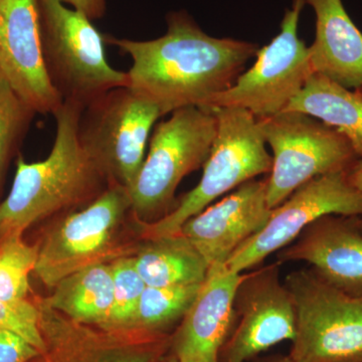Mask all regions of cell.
I'll use <instances>...</instances> for the list:
<instances>
[{"instance_id":"1","label":"cell","mask_w":362,"mask_h":362,"mask_svg":"<svg viewBox=\"0 0 362 362\" xmlns=\"http://www.w3.org/2000/svg\"><path fill=\"white\" fill-rule=\"evenodd\" d=\"M168 30L156 40L120 39L107 44L130 57L129 87L158 107L162 116L187 107H204L228 90L256 57L258 45L207 35L185 11L166 16Z\"/></svg>"},{"instance_id":"2","label":"cell","mask_w":362,"mask_h":362,"mask_svg":"<svg viewBox=\"0 0 362 362\" xmlns=\"http://www.w3.org/2000/svg\"><path fill=\"white\" fill-rule=\"evenodd\" d=\"M83 108L64 102L52 115L56 135L47 158L26 162L18 157L13 185L0 202V240L23 235L45 218L89 204L109 187L78 139Z\"/></svg>"},{"instance_id":"3","label":"cell","mask_w":362,"mask_h":362,"mask_svg":"<svg viewBox=\"0 0 362 362\" xmlns=\"http://www.w3.org/2000/svg\"><path fill=\"white\" fill-rule=\"evenodd\" d=\"M39 14L45 71L63 102L86 107L109 90L129 86L127 71L107 61V35L85 14L58 0H39Z\"/></svg>"},{"instance_id":"4","label":"cell","mask_w":362,"mask_h":362,"mask_svg":"<svg viewBox=\"0 0 362 362\" xmlns=\"http://www.w3.org/2000/svg\"><path fill=\"white\" fill-rule=\"evenodd\" d=\"M154 127L149 149L129 188L135 218L153 223L175 209L181 180L206 163L218 121L213 110L187 107L169 114Z\"/></svg>"},{"instance_id":"5","label":"cell","mask_w":362,"mask_h":362,"mask_svg":"<svg viewBox=\"0 0 362 362\" xmlns=\"http://www.w3.org/2000/svg\"><path fill=\"white\" fill-rule=\"evenodd\" d=\"M211 110V109H209ZM218 131L204 173L197 187L177 202L175 209L160 220L143 223L142 240L173 235L189 218L211 206L216 199L230 194L257 176L269 175L272 156L259 129L258 120L242 109H213Z\"/></svg>"},{"instance_id":"6","label":"cell","mask_w":362,"mask_h":362,"mask_svg":"<svg viewBox=\"0 0 362 362\" xmlns=\"http://www.w3.org/2000/svg\"><path fill=\"white\" fill-rule=\"evenodd\" d=\"M132 214L127 188L109 185L84 209L69 214L45 233L37 244L33 273L52 288L81 269L135 255L137 250L121 242L123 226Z\"/></svg>"},{"instance_id":"7","label":"cell","mask_w":362,"mask_h":362,"mask_svg":"<svg viewBox=\"0 0 362 362\" xmlns=\"http://www.w3.org/2000/svg\"><path fill=\"white\" fill-rule=\"evenodd\" d=\"M257 120L273 153L266 178L272 209L317 176L347 170L358 159L342 133L314 117L284 111Z\"/></svg>"},{"instance_id":"8","label":"cell","mask_w":362,"mask_h":362,"mask_svg":"<svg viewBox=\"0 0 362 362\" xmlns=\"http://www.w3.org/2000/svg\"><path fill=\"white\" fill-rule=\"evenodd\" d=\"M161 117L158 107L129 86L109 90L83 108L78 139L109 185L132 187Z\"/></svg>"},{"instance_id":"9","label":"cell","mask_w":362,"mask_h":362,"mask_svg":"<svg viewBox=\"0 0 362 362\" xmlns=\"http://www.w3.org/2000/svg\"><path fill=\"white\" fill-rule=\"evenodd\" d=\"M296 312L293 362H362V296L333 287L312 270L286 276Z\"/></svg>"},{"instance_id":"10","label":"cell","mask_w":362,"mask_h":362,"mask_svg":"<svg viewBox=\"0 0 362 362\" xmlns=\"http://www.w3.org/2000/svg\"><path fill=\"white\" fill-rule=\"evenodd\" d=\"M304 0H293L281 23L280 33L258 49L252 68L235 84L209 100L204 108L242 109L257 119L285 110L314 73L308 47L298 35Z\"/></svg>"},{"instance_id":"11","label":"cell","mask_w":362,"mask_h":362,"mask_svg":"<svg viewBox=\"0 0 362 362\" xmlns=\"http://www.w3.org/2000/svg\"><path fill=\"white\" fill-rule=\"evenodd\" d=\"M329 214L362 216V192L349 182L347 170L317 176L297 188L272 209L264 228L233 252L226 266L239 274L252 270Z\"/></svg>"},{"instance_id":"12","label":"cell","mask_w":362,"mask_h":362,"mask_svg":"<svg viewBox=\"0 0 362 362\" xmlns=\"http://www.w3.org/2000/svg\"><path fill=\"white\" fill-rule=\"evenodd\" d=\"M279 265L242 274L233 301L235 322L218 362H249L279 343L294 339L296 312Z\"/></svg>"},{"instance_id":"13","label":"cell","mask_w":362,"mask_h":362,"mask_svg":"<svg viewBox=\"0 0 362 362\" xmlns=\"http://www.w3.org/2000/svg\"><path fill=\"white\" fill-rule=\"evenodd\" d=\"M35 302L45 350L32 362H158L170 352L173 333L88 325Z\"/></svg>"},{"instance_id":"14","label":"cell","mask_w":362,"mask_h":362,"mask_svg":"<svg viewBox=\"0 0 362 362\" xmlns=\"http://www.w3.org/2000/svg\"><path fill=\"white\" fill-rule=\"evenodd\" d=\"M0 78L37 114L64 103L45 68L39 0H0Z\"/></svg>"},{"instance_id":"15","label":"cell","mask_w":362,"mask_h":362,"mask_svg":"<svg viewBox=\"0 0 362 362\" xmlns=\"http://www.w3.org/2000/svg\"><path fill=\"white\" fill-rule=\"evenodd\" d=\"M271 213L266 178L252 180L189 218L180 233L201 252L209 268L226 265L264 228Z\"/></svg>"},{"instance_id":"16","label":"cell","mask_w":362,"mask_h":362,"mask_svg":"<svg viewBox=\"0 0 362 362\" xmlns=\"http://www.w3.org/2000/svg\"><path fill=\"white\" fill-rule=\"evenodd\" d=\"M359 216L329 214L314 221L289 246L278 263L303 262L333 287L362 296V230Z\"/></svg>"},{"instance_id":"17","label":"cell","mask_w":362,"mask_h":362,"mask_svg":"<svg viewBox=\"0 0 362 362\" xmlns=\"http://www.w3.org/2000/svg\"><path fill=\"white\" fill-rule=\"evenodd\" d=\"M242 274L226 265L209 267L194 303L171 334L170 351L177 358L197 356L218 362L235 322V292Z\"/></svg>"},{"instance_id":"18","label":"cell","mask_w":362,"mask_h":362,"mask_svg":"<svg viewBox=\"0 0 362 362\" xmlns=\"http://www.w3.org/2000/svg\"><path fill=\"white\" fill-rule=\"evenodd\" d=\"M315 13V39L308 47L314 73L347 89H362V33L342 0H304Z\"/></svg>"},{"instance_id":"19","label":"cell","mask_w":362,"mask_h":362,"mask_svg":"<svg viewBox=\"0 0 362 362\" xmlns=\"http://www.w3.org/2000/svg\"><path fill=\"white\" fill-rule=\"evenodd\" d=\"M134 255L136 268L146 286L201 285L209 265L182 233L143 240Z\"/></svg>"},{"instance_id":"20","label":"cell","mask_w":362,"mask_h":362,"mask_svg":"<svg viewBox=\"0 0 362 362\" xmlns=\"http://www.w3.org/2000/svg\"><path fill=\"white\" fill-rule=\"evenodd\" d=\"M284 111L306 114L339 131L362 158V95L356 90L313 73Z\"/></svg>"},{"instance_id":"21","label":"cell","mask_w":362,"mask_h":362,"mask_svg":"<svg viewBox=\"0 0 362 362\" xmlns=\"http://www.w3.org/2000/svg\"><path fill=\"white\" fill-rule=\"evenodd\" d=\"M52 288L49 297L40 299L49 308L88 325L102 327L108 321L114 293L111 263L81 269Z\"/></svg>"},{"instance_id":"22","label":"cell","mask_w":362,"mask_h":362,"mask_svg":"<svg viewBox=\"0 0 362 362\" xmlns=\"http://www.w3.org/2000/svg\"><path fill=\"white\" fill-rule=\"evenodd\" d=\"M201 286H146L134 315L125 329L170 333L169 330L176 323L181 322L194 303Z\"/></svg>"},{"instance_id":"23","label":"cell","mask_w":362,"mask_h":362,"mask_svg":"<svg viewBox=\"0 0 362 362\" xmlns=\"http://www.w3.org/2000/svg\"><path fill=\"white\" fill-rule=\"evenodd\" d=\"M39 245H30L23 235L0 240V299H28L30 275L35 272Z\"/></svg>"},{"instance_id":"24","label":"cell","mask_w":362,"mask_h":362,"mask_svg":"<svg viewBox=\"0 0 362 362\" xmlns=\"http://www.w3.org/2000/svg\"><path fill=\"white\" fill-rule=\"evenodd\" d=\"M35 114L0 78V187L7 165L25 137Z\"/></svg>"},{"instance_id":"25","label":"cell","mask_w":362,"mask_h":362,"mask_svg":"<svg viewBox=\"0 0 362 362\" xmlns=\"http://www.w3.org/2000/svg\"><path fill=\"white\" fill-rule=\"evenodd\" d=\"M113 274V306L108 321L102 328L125 329L134 315L142 293L146 288L136 268L134 255L111 262Z\"/></svg>"},{"instance_id":"26","label":"cell","mask_w":362,"mask_h":362,"mask_svg":"<svg viewBox=\"0 0 362 362\" xmlns=\"http://www.w3.org/2000/svg\"><path fill=\"white\" fill-rule=\"evenodd\" d=\"M40 314L37 302L30 299L6 301L0 299V329L23 337L44 354L45 345L40 331Z\"/></svg>"},{"instance_id":"27","label":"cell","mask_w":362,"mask_h":362,"mask_svg":"<svg viewBox=\"0 0 362 362\" xmlns=\"http://www.w3.org/2000/svg\"><path fill=\"white\" fill-rule=\"evenodd\" d=\"M40 356L39 350L23 337L0 329V362H32Z\"/></svg>"},{"instance_id":"28","label":"cell","mask_w":362,"mask_h":362,"mask_svg":"<svg viewBox=\"0 0 362 362\" xmlns=\"http://www.w3.org/2000/svg\"><path fill=\"white\" fill-rule=\"evenodd\" d=\"M58 1L85 14L90 21L100 20L106 14V0H58Z\"/></svg>"},{"instance_id":"29","label":"cell","mask_w":362,"mask_h":362,"mask_svg":"<svg viewBox=\"0 0 362 362\" xmlns=\"http://www.w3.org/2000/svg\"><path fill=\"white\" fill-rule=\"evenodd\" d=\"M347 177L349 182L362 192V158L357 159L349 169Z\"/></svg>"},{"instance_id":"30","label":"cell","mask_w":362,"mask_h":362,"mask_svg":"<svg viewBox=\"0 0 362 362\" xmlns=\"http://www.w3.org/2000/svg\"><path fill=\"white\" fill-rule=\"evenodd\" d=\"M250 362H293V361L288 354V356H272L262 357V358H255Z\"/></svg>"},{"instance_id":"31","label":"cell","mask_w":362,"mask_h":362,"mask_svg":"<svg viewBox=\"0 0 362 362\" xmlns=\"http://www.w3.org/2000/svg\"><path fill=\"white\" fill-rule=\"evenodd\" d=\"M177 358V357H176ZM178 362H211L207 361L206 358H202V357H197V356H190V357H183V358H177Z\"/></svg>"},{"instance_id":"32","label":"cell","mask_w":362,"mask_h":362,"mask_svg":"<svg viewBox=\"0 0 362 362\" xmlns=\"http://www.w3.org/2000/svg\"><path fill=\"white\" fill-rule=\"evenodd\" d=\"M158 362H178L177 358H176V356L175 354H173V352H168V354H166L165 356L162 357L160 361Z\"/></svg>"},{"instance_id":"33","label":"cell","mask_w":362,"mask_h":362,"mask_svg":"<svg viewBox=\"0 0 362 362\" xmlns=\"http://www.w3.org/2000/svg\"><path fill=\"white\" fill-rule=\"evenodd\" d=\"M358 225L359 228H361V230H362V216H359L358 218Z\"/></svg>"},{"instance_id":"34","label":"cell","mask_w":362,"mask_h":362,"mask_svg":"<svg viewBox=\"0 0 362 362\" xmlns=\"http://www.w3.org/2000/svg\"><path fill=\"white\" fill-rule=\"evenodd\" d=\"M357 90V92L361 93V94L362 95V89H359V90Z\"/></svg>"}]
</instances>
